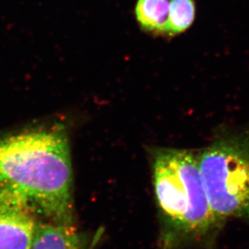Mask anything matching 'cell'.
<instances>
[{
    "label": "cell",
    "instance_id": "obj_1",
    "mask_svg": "<svg viewBox=\"0 0 249 249\" xmlns=\"http://www.w3.org/2000/svg\"><path fill=\"white\" fill-rule=\"evenodd\" d=\"M72 185L65 130L34 128L0 135V189L25 199L40 218L73 224Z\"/></svg>",
    "mask_w": 249,
    "mask_h": 249
},
{
    "label": "cell",
    "instance_id": "obj_2",
    "mask_svg": "<svg viewBox=\"0 0 249 249\" xmlns=\"http://www.w3.org/2000/svg\"><path fill=\"white\" fill-rule=\"evenodd\" d=\"M153 183L165 247L197 240L218 225L204 189L198 159L191 151H156Z\"/></svg>",
    "mask_w": 249,
    "mask_h": 249
},
{
    "label": "cell",
    "instance_id": "obj_3",
    "mask_svg": "<svg viewBox=\"0 0 249 249\" xmlns=\"http://www.w3.org/2000/svg\"><path fill=\"white\" fill-rule=\"evenodd\" d=\"M197 159L217 224L230 219L249 222V134L220 139Z\"/></svg>",
    "mask_w": 249,
    "mask_h": 249
},
{
    "label": "cell",
    "instance_id": "obj_4",
    "mask_svg": "<svg viewBox=\"0 0 249 249\" xmlns=\"http://www.w3.org/2000/svg\"><path fill=\"white\" fill-rule=\"evenodd\" d=\"M40 217L17 194L0 189V249H29Z\"/></svg>",
    "mask_w": 249,
    "mask_h": 249
},
{
    "label": "cell",
    "instance_id": "obj_5",
    "mask_svg": "<svg viewBox=\"0 0 249 249\" xmlns=\"http://www.w3.org/2000/svg\"><path fill=\"white\" fill-rule=\"evenodd\" d=\"M89 241L73 224L40 218L29 249H91Z\"/></svg>",
    "mask_w": 249,
    "mask_h": 249
},
{
    "label": "cell",
    "instance_id": "obj_6",
    "mask_svg": "<svg viewBox=\"0 0 249 249\" xmlns=\"http://www.w3.org/2000/svg\"><path fill=\"white\" fill-rule=\"evenodd\" d=\"M169 7V0H138L135 8L137 19L147 31L164 34Z\"/></svg>",
    "mask_w": 249,
    "mask_h": 249
},
{
    "label": "cell",
    "instance_id": "obj_7",
    "mask_svg": "<svg viewBox=\"0 0 249 249\" xmlns=\"http://www.w3.org/2000/svg\"><path fill=\"white\" fill-rule=\"evenodd\" d=\"M195 19L194 0H170L169 14L164 34L177 35L191 26Z\"/></svg>",
    "mask_w": 249,
    "mask_h": 249
}]
</instances>
